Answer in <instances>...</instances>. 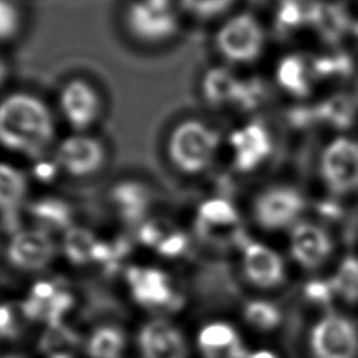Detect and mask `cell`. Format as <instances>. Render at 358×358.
I'll return each instance as SVG.
<instances>
[{"label": "cell", "instance_id": "1", "mask_svg": "<svg viewBox=\"0 0 358 358\" xmlns=\"http://www.w3.org/2000/svg\"><path fill=\"white\" fill-rule=\"evenodd\" d=\"M55 138L49 106L28 92H14L0 101V145L38 158Z\"/></svg>", "mask_w": 358, "mask_h": 358}, {"label": "cell", "instance_id": "2", "mask_svg": "<svg viewBox=\"0 0 358 358\" xmlns=\"http://www.w3.org/2000/svg\"><path fill=\"white\" fill-rule=\"evenodd\" d=\"M220 145L218 133L197 119L179 122L168 138V157L172 165L186 175L207 169Z\"/></svg>", "mask_w": 358, "mask_h": 358}, {"label": "cell", "instance_id": "3", "mask_svg": "<svg viewBox=\"0 0 358 358\" xmlns=\"http://www.w3.org/2000/svg\"><path fill=\"white\" fill-rule=\"evenodd\" d=\"M130 34L143 42H164L175 35L178 17L172 0H133L126 10Z\"/></svg>", "mask_w": 358, "mask_h": 358}, {"label": "cell", "instance_id": "4", "mask_svg": "<svg viewBox=\"0 0 358 358\" xmlns=\"http://www.w3.org/2000/svg\"><path fill=\"white\" fill-rule=\"evenodd\" d=\"M309 345L315 358H355L358 329L350 319L327 313L312 326Z\"/></svg>", "mask_w": 358, "mask_h": 358}, {"label": "cell", "instance_id": "5", "mask_svg": "<svg viewBox=\"0 0 358 358\" xmlns=\"http://www.w3.org/2000/svg\"><path fill=\"white\" fill-rule=\"evenodd\" d=\"M263 45V32L255 17L239 14L228 20L215 35L218 52L232 63H248L257 57Z\"/></svg>", "mask_w": 358, "mask_h": 358}, {"label": "cell", "instance_id": "6", "mask_svg": "<svg viewBox=\"0 0 358 358\" xmlns=\"http://www.w3.org/2000/svg\"><path fill=\"white\" fill-rule=\"evenodd\" d=\"M320 171L326 185L334 193H348L358 189V143L337 138L322 155Z\"/></svg>", "mask_w": 358, "mask_h": 358}, {"label": "cell", "instance_id": "7", "mask_svg": "<svg viewBox=\"0 0 358 358\" xmlns=\"http://www.w3.org/2000/svg\"><path fill=\"white\" fill-rule=\"evenodd\" d=\"M55 162L60 171L73 178L91 176L102 168L105 148L95 137L74 134L57 144Z\"/></svg>", "mask_w": 358, "mask_h": 358}, {"label": "cell", "instance_id": "8", "mask_svg": "<svg viewBox=\"0 0 358 358\" xmlns=\"http://www.w3.org/2000/svg\"><path fill=\"white\" fill-rule=\"evenodd\" d=\"M60 110L67 123L77 131L87 130L99 117L101 98L85 80L74 78L64 84L59 95Z\"/></svg>", "mask_w": 358, "mask_h": 358}, {"label": "cell", "instance_id": "9", "mask_svg": "<svg viewBox=\"0 0 358 358\" xmlns=\"http://www.w3.org/2000/svg\"><path fill=\"white\" fill-rule=\"evenodd\" d=\"M303 208L302 196L294 189L274 187L255 201V218L266 229H280L296 220Z\"/></svg>", "mask_w": 358, "mask_h": 358}, {"label": "cell", "instance_id": "10", "mask_svg": "<svg viewBox=\"0 0 358 358\" xmlns=\"http://www.w3.org/2000/svg\"><path fill=\"white\" fill-rule=\"evenodd\" d=\"M289 250L299 266L316 268L330 256L333 242L323 228L310 222H299L291 232Z\"/></svg>", "mask_w": 358, "mask_h": 358}, {"label": "cell", "instance_id": "11", "mask_svg": "<svg viewBox=\"0 0 358 358\" xmlns=\"http://www.w3.org/2000/svg\"><path fill=\"white\" fill-rule=\"evenodd\" d=\"M242 266L246 278L260 288L277 287L285 277L281 256L259 242H250L243 248Z\"/></svg>", "mask_w": 358, "mask_h": 358}, {"label": "cell", "instance_id": "12", "mask_svg": "<svg viewBox=\"0 0 358 358\" xmlns=\"http://www.w3.org/2000/svg\"><path fill=\"white\" fill-rule=\"evenodd\" d=\"M55 243L42 229H25L14 235L8 245V259L13 264L27 270L45 267L53 257Z\"/></svg>", "mask_w": 358, "mask_h": 358}, {"label": "cell", "instance_id": "13", "mask_svg": "<svg viewBox=\"0 0 358 358\" xmlns=\"http://www.w3.org/2000/svg\"><path fill=\"white\" fill-rule=\"evenodd\" d=\"M143 358H186V343L178 329L165 320L144 324L138 337Z\"/></svg>", "mask_w": 358, "mask_h": 358}, {"label": "cell", "instance_id": "14", "mask_svg": "<svg viewBox=\"0 0 358 358\" xmlns=\"http://www.w3.org/2000/svg\"><path fill=\"white\" fill-rule=\"evenodd\" d=\"M234 152V165L239 171H250L256 168L271 150L268 133L259 123H250L229 137Z\"/></svg>", "mask_w": 358, "mask_h": 358}, {"label": "cell", "instance_id": "15", "mask_svg": "<svg viewBox=\"0 0 358 358\" xmlns=\"http://www.w3.org/2000/svg\"><path fill=\"white\" fill-rule=\"evenodd\" d=\"M239 215L234 204L225 199L214 197L203 201L197 210L196 229L200 236L218 241L222 239V231L238 225Z\"/></svg>", "mask_w": 358, "mask_h": 358}, {"label": "cell", "instance_id": "16", "mask_svg": "<svg viewBox=\"0 0 358 358\" xmlns=\"http://www.w3.org/2000/svg\"><path fill=\"white\" fill-rule=\"evenodd\" d=\"M109 199L117 214L127 222L140 221L151 204L150 189L138 180H122L110 187Z\"/></svg>", "mask_w": 358, "mask_h": 358}, {"label": "cell", "instance_id": "17", "mask_svg": "<svg viewBox=\"0 0 358 358\" xmlns=\"http://www.w3.org/2000/svg\"><path fill=\"white\" fill-rule=\"evenodd\" d=\"M134 298L144 305H166L172 299V292L165 273L155 268L131 267L127 271Z\"/></svg>", "mask_w": 358, "mask_h": 358}, {"label": "cell", "instance_id": "18", "mask_svg": "<svg viewBox=\"0 0 358 358\" xmlns=\"http://www.w3.org/2000/svg\"><path fill=\"white\" fill-rule=\"evenodd\" d=\"M199 344L211 357L225 355L227 358H249L235 329L222 322L206 326L199 334Z\"/></svg>", "mask_w": 358, "mask_h": 358}, {"label": "cell", "instance_id": "19", "mask_svg": "<svg viewBox=\"0 0 358 358\" xmlns=\"http://www.w3.org/2000/svg\"><path fill=\"white\" fill-rule=\"evenodd\" d=\"M242 90V83L227 69L214 67L210 69L201 81V91L206 101L214 106H221L227 103L236 105L239 94Z\"/></svg>", "mask_w": 358, "mask_h": 358}, {"label": "cell", "instance_id": "20", "mask_svg": "<svg viewBox=\"0 0 358 358\" xmlns=\"http://www.w3.org/2000/svg\"><path fill=\"white\" fill-rule=\"evenodd\" d=\"M29 214L45 228L62 229L70 225L71 208L63 199L43 196L34 200L29 207Z\"/></svg>", "mask_w": 358, "mask_h": 358}, {"label": "cell", "instance_id": "21", "mask_svg": "<svg viewBox=\"0 0 358 358\" xmlns=\"http://www.w3.org/2000/svg\"><path fill=\"white\" fill-rule=\"evenodd\" d=\"M28 180L15 166L0 161V210H15L25 199Z\"/></svg>", "mask_w": 358, "mask_h": 358}, {"label": "cell", "instance_id": "22", "mask_svg": "<svg viewBox=\"0 0 358 358\" xmlns=\"http://www.w3.org/2000/svg\"><path fill=\"white\" fill-rule=\"evenodd\" d=\"M329 281L334 295L348 303L358 302V259L354 256L344 257Z\"/></svg>", "mask_w": 358, "mask_h": 358}, {"label": "cell", "instance_id": "23", "mask_svg": "<svg viewBox=\"0 0 358 358\" xmlns=\"http://www.w3.org/2000/svg\"><path fill=\"white\" fill-rule=\"evenodd\" d=\"M277 80L282 88L295 95L302 96L309 91L306 67L303 59L299 56H287L281 60L277 70Z\"/></svg>", "mask_w": 358, "mask_h": 358}, {"label": "cell", "instance_id": "24", "mask_svg": "<svg viewBox=\"0 0 358 358\" xmlns=\"http://www.w3.org/2000/svg\"><path fill=\"white\" fill-rule=\"evenodd\" d=\"M124 338L119 329L105 326L99 327L90 340V354L92 358H119L123 350Z\"/></svg>", "mask_w": 358, "mask_h": 358}, {"label": "cell", "instance_id": "25", "mask_svg": "<svg viewBox=\"0 0 358 358\" xmlns=\"http://www.w3.org/2000/svg\"><path fill=\"white\" fill-rule=\"evenodd\" d=\"M96 239L92 232L85 228H70L63 241L64 252L67 257L77 264L87 263L92 259V250L96 245Z\"/></svg>", "mask_w": 358, "mask_h": 358}, {"label": "cell", "instance_id": "26", "mask_svg": "<svg viewBox=\"0 0 358 358\" xmlns=\"http://www.w3.org/2000/svg\"><path fill=\"white\" fill-rule=\"evenodd\" d=\"M243 315L246 322L259 330H271L281 322L280 309L274 303L262 299L250 301L245 306Z\"/></svg>", "mask_w": 358, "mask_h": 358}, {"label": "cell", "instance_id": "27", "mask_svg": "<svg viewBox=\"0 0 358 358\" xmlns=\"http://www.w3.org/2000/svg\"><path fill=\"white\" fill-rule=\"evenodd\" d=\"M310 20L327 39L338 38L345 28L344 14L331 6H316L312 8Z\"/></svg>", "mask_w": 358, "mask_h": 358}, {"label": "cell", "instance_id": "28", "mask_svg": "<svg viewBox=\"0 0 358 358\" xmlns=\"http://www.w3.org/2000/svg\"><path fill=\"white\" fill-rule=\"evenodd\" d=\"M320 113L326 117L327 122L333 123L338 127H345L350 124L351 117L354 115L352 103L345 96H333L326 101V103L322 106Z\"/></svg>", "mask_w": 358, "mask_h": 358}, {"label": "cell", "instance_id": "29", "mask_svg": "<svg viewBox=\"0 0 358 358\" xmlns=\"http://www.w3.org/2000/svg\"><path fill=\"white\" fill-rule=\"evenodd\" d=\"M234 0H180L182 7L196 18H213L231 7Z\"/></svg>", "mask_w": 358, "mask_h": 358}, {"label": "cell", "instance_id": "30", "mask_svg": "<svg viewBox=\"0 0 358 358\" xmlns=\"http://www.w3.org/2000/svg\"><path fill=\"white\" fill-rule=\"evenodd\" d=\"M21 17L18 8L10 0H0V42L10 41L20 29Z\"/></svg>", "mask_w": 358, "mask_h": 358}, {"label": "cell", "instance_id": "31", "mask_svg": "<svg viewBox=\"0 0 358 358\" xmlns=\"http://www.w3.org/2000/svg\"><path fill=\"white\" fill-rule=\"evenodd\" d=\"M172 231V228L165 221L159 220H151L141 225L138 231L140 241L147 246L157 248L159 242Z\"/></svg>", "mask_w": 358, "mask_h": 358}, {"label": "cell", "instance_id": "32", "mask_svg": "<svg viewBox=\"0 0 358 358\" xmlns=\"http://www.w3.org/2000/svg\"><path fill=\"white\" fill-rule=\"evenodd\" d=\"M303 292L309 301L320 305L330 303L334 296V291L329 280H310L305 285Z\"/></svg>", "mask_w": 358, "mask_h": 358}, {"label": "cell", "instance_id": "33", "mask_svg": "<svg viewBox=\"0 0 358 358\" xmlns=\"http://www.w3.org/2000/svg\"><path fill=\"white\" fill-rule=\"evenodd\" d=\"M187 236L176 229H172L157 246V250L168 257H175L180 255L187 246Z\"/></svg>", "mask_w": 358, "mask_h": 358}, {"label": "cell", "instance_id": "34", "mask_svg": "<svg viewBox=\"0 0 358 358\" xmlns=\"http://www.w3.org/2000/svg\"><path fill=\"white\" fill-rule=\"evenodd\" d=\"M302 20H303V15H302L301 7L295 1L288 0V1H285L281 6V10H280V21H281V24L294 27V25L299 24Z\"/></svg>", "mask_w": 358, "mask_h": 358}, {"label": "cell", "instance_id": "35", "mask_svg": "<svg viewBox=\"0 0 358 358\" xmlns=\"http://www.w3.org/2000/svg\"><path fill=\"white\" fill-rule=\"evenodd\" d=\"M15 331L14 316L11 308L7 305L0 306V333L6 336H11Z\"/></svg>", "mask_w": 358, "mask_h": 358}, {"label": "cell", "instance_id": "36", "mask_svg": "<svg viewBox=\"0 0 358 358\" xmlns=\"http://www.w3.org/2000/svg\"><path fill=\"white\" fill-rule=\"evenodd\" d=\"M56 294H57V291H56L55 285L52 282H48V281H42V282L35 284V287L32 289V298L39 299L42 302L50 301Z\"/></svg>", "mask_w": 358, "mask_h": 358}, {"label": "cell", "instance_id": "37", "mask_svg": "<svg viewBox=\"0 0 358 358\" xmlns=\"http://www.w3.org/2000/svg\"><path fill=\"white\" fill-rule=\"evenodd\" d=\"M59 169V166L56 165V162L55 164H50V162H41L38 166H36V169H35V172H36V176L39 178V179H42V180H48V179H50V178H53V175L56 173V171Z\"/></svg>", "mask_w": 358, "mask_h": 358}, {"label": "cell", "instance_id": "38", "mask_svg": "<svg viewBox=\"0 0 358 358\" xmlns=\"http://www.w3.org/2000/svg\"><path fill=\"white\" fill-rule=\"evenodd\" d=\"M249 358H277V355L274 352H271V351L260 350V351H256V352L250 354Z\"/></svg>", "mask_w": 358, "mask_h": 358}, {"label": "cell", "instance_id": "39", "mask_svg": "<svg viewBox=\"0 0 358 358\" xmlns=\"http://www.w3.org/2000/svg\"><path fill=\"white\" fill-rule=\"evenodd\" d=\"M6 77H7V66H6V63L0 59V85L4 83Z\"/></svg>", "mask_w": 358, "mask_h": 358}, {"label": "cell", "instance_id": "40", "mask_svg": "<svg viewBox=\"0 0 358 358\" xmlns=\"http://www.w3.org/2000/svg\"><path fill=\"white\" fill-rule=\"evenodd\" d=\"M52 358H71V357H70V355H67V354H64V352H60V354L53 355Z\"/></svg>", "mask_w": 358, "mask_h": 358}, {"label": "cell", "instance_id": "41", "mask_svg": "<svg viewBox=\"0 0 358 358\" xmlns=\"http://www.w3.org/2000/svg\"><path fill=\"white\" fill-rule=\"evenodd\" d=\"M7 358H17V357H7Z\"/></svg>", "mask_w": 358, "mask_h": 358}]
</instances>
